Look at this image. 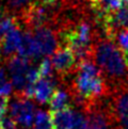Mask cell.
Masks as SVG:
<instances>
[{
    "instance_id": "6da1fadb",
    "label": "cell",
    "mask_w": 128,
    "mask_h": 129,
    "mask_svg": "<svg viewBox=\"0 0 128 129\" xmlns=\"http://www.w3.org/2000/svg\"><path fill=\"white\" fill-rule=\"evenodd\" d=\"M71 93L74 101L81 106L83 111L108 93L103 73L93 60H83L77 64Z\"/></svg>"
},
{
    "instance_id": "7a4b0ae2",
    "label": "cell",
    "mask_w": 128,
    "mask_h": 129,
    "mask_svg": "<svg viewBox=\"0 0 128 129\" xmlns=\"http://www.w3.org/2000/svg\"><path fill=\"white\" fill-rule=\"evenodd\" d=\"M92 58L114 90L128 86V59L113 41L106 39L92 45Z\"/></svg>"
},
{
    "instance_id": "3957f363",
    "label": "cell",
    "mask_w": 128,
    "mask_h": 129,
    "mask_svg": "<svg viewBox=\"0 0 128 129\" xmlns=\"http://www.w3.org/2000/svg\"><path fill=\"white\" fill-rule=\"evenodd\" d=\"M11 117L24 129L33 127L35 118V106L28 98L16 95V98L9 106Z\"/></svg>"
},
{
    "instance_id": "277c9868",
    "label": "cell",
    "mask_w": 128,
    "mask_h": 129,
    "mask_svg": "<svg viewBox=\"0 0 128 129\" xmlns=\"http://www.w3.org/2000/svg\"><path fill=\"white\" fill-rule=\"evenodd\" d=\"M109 104L117 129H128V86L114 90Z\"/></svg>"
},
{
    "instance_id": "5b68a950",
    "label": "cell",
    "mask_w": 128,
    "mask_h": 129,
    "mask_svg": "<svg viewBox=\"0 0 128 129\" xmlns=\"http://www.w3.org/2000/svg\"><path fill=\"white\" fill-rule=\"evenodd\" d=\"M102 22L107 38L113 41L118 32L128 30V4L102 17Z\"/></svg>"
},
{
    "instance_id": "8992f818",
    "label": "cell",
    "mask_w": 128,
    "mask_h": 129,
    "mask_svg": "<svg viewBox=\"0 0 128 129\" xmlns=\"http://www.w3.org/2000/svg\"><path fill=\"white\" fill-rule=\"evenodd\" d=\"M33 38L41 57L48 58L49 56H52L58 49V36L48 27H42L34 30Z\"/></svg>"
},
{
    "instance_id": "52a82bcc",
    "label": "cell",
    "mask_w": 128,
    "mask_h": 129,
    "mask_svg": "<svg viewBox=\"0 0 128 129\" xmlns=\"http://www.w3.org/2000/svg\"><path fill=\"white\" fill-rule=\"evenodd\" d=\"M51 63L53 68L60 75H67L76 67V56L68 47H60L51 56Z\"/></svg>"
},
{
    "instance_id": "ba28073f",
    "label": "cell",
    "mask_w": 128,
    "mask_h": 129,
    "mask_svg": "<svg viewBox=\"0 0 128 129\" xmlns=\"http://www.w3.org/2000/svg\"><path fill=\"white\" fill-rule=\"evenodd\" d=\"M22 35L24 33H21L19 27H16L14 30H12L0 41V53L7 57L8 60L15 56V53L18 52V49L20 47Z\"/></svg>"
},
{
    "instance_id": "9c48e42d",
    "label": "cell",
    "mask_w": 128,
    "mask_h": 129,
    "mask_svg": "<svg viewBox=\"0 0 128 129\" xmlns=\"http://www.w3.org/2000/svg\"><path fill=\"white\" fill-rule=\"evenodd\" d=\"M54 91H56V87H54V81L52 80V78H41L35 84L34 98L36 101H39V104L49 103Z\"/></svg>"
},
{
    "instance_id": "30bf717a",
    "label": "cell",
    "mask_w": 128,
    "mask_h": 129,
    "mask_svg": "<svg viewBox=\"0 0 128 129\" xmlns=\"http://www.w3.org/2000/svg\"><path fill=\"white\" fill-rule=\"evenodd\" d=\"M53 129H73L75 121V110L72 107L62 111L50 112Z\"/></svg>"
},
{
    "instance_id": "8fae6325",
    "label": "cell",
    "mask_w": 128,
    "mask_h": 129,
    "mask_svg": "<svg viewBox=\"0 0 128 129\" xmlns=\"http://www.w3.org/2000/svg\"><path fill=\"white\" fill-rule=\"evenodd\" d=\"M17 54L29 60H32V59L35 60L41 58L39 49L36 47L35 41L33 38V34L31 32H25L24 35H22V41H21L20 47L18 49Z\"/></svg>"
},
{
    "instance_id": "7c38bea8",
    "label": "cell",
    "mask_w": 128,
    "mask_h": 129,
    "mask_svg": "<svg viewBox=\"0 0 128 129\" xmlns=\"http://www.w3.org/2000/svg\"><path fill=\"white\" fill-rule=\"evenodd\" d=\"M8 67L11 76H27V73L31 68L30 60L15 54L9 59Z\"/></svg>"
},
{
    "instance_id": "4fadbf2b",
    "label": "cell",
    "mask_w": 128,
    "mask_h": 129,
    "mask_svg": "<svg viewBox=\"0 0 128 129\" xmlns=\"http://www.w3.org/2000/svg\"><path fill=\"white\" fill-rule=\"evenodd\" d=\"M123 6L125 4L123 3L122 0H94L92 1V7L97 12L99 18L118 10Z\"/></svg>"
},
{
    "instance_id": "5bb4252c",
    "label": "cell",
    "mask_w": 128,
    "mask_h": 129,
    "mask_svg": "<svg viewBox=\"0 0 128 129\" xmlns=\"http://www.w3.org/2000/svg\"><path fill=\"white\" fill-rule=\"evenodd\" d=\"M70 95L62 89H56L49 100V112H58L70 108Z\"/></svg>"
},
{
    "instance_id": "9a60e30c",
    "label": "cell",
    "mask_w": 128,
    "mask_h": 129,
    "mask_svg": "<svg viewBox=\"0 0 128 129\" xmlns=\"http://www.w3.org/2000/svg\"><path fill=\"white\" fill-rule=\"evenodd\" d=\"M32 129H53L52 118L50 112L38 110L35 114L34 124Z\"/></svg>"
},
{
    "instance_id": "2e32d148",
    "label": "cell",
    "mask_w": 128,
    "mask_h": 129,
    "mask_svg": "<svg viewBox=\"0 0 128 129\" xmlns=\"http://www.w3.org/2000/svg\"><path fill=\"white\" fill-rule=\"evenodd\" d=\"M16 27H18V24L15 17L12 16L2 17L1 20H0V41L10 33L12 30H14Z\"/></svg>"
},
{
    "instance_id": "e0dca14e",
    "label": "cell",
    "mask_w": 128,
    "mask_h": 129,
    "mask_svg": "<svg viewBox=\"0 0 128 129\" xmlns=\"http://www.w3.org/2000/svg\"><path fill=\"white\" fill-rule=\"evenodd\" d=\"M39 73L41 78H52V71L54 70L51 63V60L49 58H44L39 66Z\"/></svg>"
},
{
    "instance_id": "ac0fdd59",
    "label": "cell",
    "mask_w": 128,
    "mask_h": 129,
    "mask_svg": "<svg viewBox=\"0 0 128 129\" xmlns=\"http://www.w3.org/2000/svg\"><path fill=\"white\" fill-rule=\"evenodd\" d=\"M116 41V45L126 56H128V30H123L115 35L113 42Z\"/></svg>"
},
{
    "instance_id": "d6986e66",
    "label": "cell",
    "mask_w": 128,
    "mask_h": 129,
    "mask_svg": "<svg viewBox=\"0 0 128 129\" xmlns=\"http://www.w3.org/2000/svg\"><path fill=\"white\" fill-rule=\"evenodd\" d=\"M7 1L12 9L22 11V14H24L27 9L31 6V3H30L31 0H7Z\"/></svg>"
},
{
    "instance_id": "ffe728a7",
    "label": "cell",
    "mask_w": 128,
    "mask_h": 129,
    "mask_svg": "<svg viewBox=\"0 0 128 129\" xmlns=\"http://www.w3.org/2000/svg\"><path fill=\"white\" fill-rule=\"evenodd\" d=\"M13 89V85L10 81H6L3 83H0V97L9 98Z\"/></svg>"
},
{
    "instance_id": "44dd1931",
    "label": "cell",
    "mask_w": 128,
    "mask_h": 129,
    "mask_svg": "<svg viewBox=\"0 0 128 129\" xmlns=\"http://www.w3.org/2000/svg\"><path fill=\"white\" fill-rule=\"evenodd\" d=\"M0 129H18L17 123L12 117H4L0 123Z\"/></svg>"
},
{
    "instance_id": "7402d4cb",
    "label": "cell",
    "mask_w": 128,
    "mask_h": 129,
    "mask_svg": "<svg viewBox=\"0 0 128 129\" xmlns=\"http://www.w3.org/2000/svg\"><path fill=\"white\" fill-rule=\"evenodd\" d=\"M58 0H32V3L39 4V6H46V7H52L57 3Z\"/></svg>"
},
{
    "instance_id": "603a6c76",
    "label": "cell",
    "mask_w": 128,
    "mask_h": 129,
    "mask_svg": "<svg viewBox=\"0 0 128 129\" xmlns=\"http://www.w3.org/2000/svg\"><path fill=\"white\" fill-rule=\"evenodd\" d=\"M9 108V104H1L0 105V123L2 122V119L6 117L7 110Z\"/></svg>"
},
{
    "instance_id": "cb8c5ba5",
    "label": "cell",
    "mask_w": 128,
    "mask_h": 129,
    "mask_svg": "<svg viewBox=\"0 0 128 129\" xmlns=\"http://www.w3.org/2000/svg\"><path fill=\"white\" fill-rule=\"evenodd\" d=\"M6 81H8L6 78V72L0 66V83H3V82H6Z\"/></svg>"
},
{
    "instance_id": "d4e9b609",
    "label": "cell",
    "mask_w": 128,
    "mask_h": 129,
    "mask_svg": "<svg viewBox=\"0 0 128 129\" xmlns=\"http://www.w3.org/2000/svg\"><path fill=\"white\" fill-rule=\"evenodd\" d=\"M122 1H123L124 4H128V0H122Z\"/></svg>"
},
{
    "instance_id": "484cf974",
    "label": "cell",
    "mask_w": 128,
    "mask_h": 129,
    "mask_svg": "<svg viewBox=\"0 0 128 129\" xmlns=\"http://www.w3.org/2000/svg\"><path fill=\"white\" fill-rule=\"evenodd\" d=\"M90 1H91V2H92V1H94V0H90Z\"/></svg>"
},
{
    "instance_id": "4316f807",
    "label": "cell",
    "mask_w": 128,
    "mask_h": 129,
    "mask_svg": "<svg viewBox=\"0 0 128 129\" xmlns=\"http://www.w3.org/2000/svg\"><path fill=\"white\" fill-rule=\"evenodd\" d=\"M0 16H1V14H0ZM0 20H1V17H0Z\"/></svg>"
},
{
    "instance_id": "83f0119b",
    "label": "cell",
    "mask_w": 128,
    "mask_h": 129,
    "mask_svg": "<svg viewBox=\"0 0 128 129\" xmlns=\"http://www.w3.org/2000/svg\"><path fill=\"white\" fill-rule=\"evenodd\" d=\"M115 129H117V128H115Z\"/></svg>"
}]
</instances>
